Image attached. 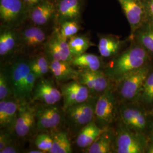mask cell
Masks as SVG:
<instances>
[{
	"label": "cell",
	"mask_w": 153,
	"mask_h": 153,
	"mask_svg": "<svg viewBox=\"0 0 153 153\" xmlns=\"http://www.w3.org/2000/svg\"><path fill=\"white\" fill-rule=\"evenodd\" d=\"M133 44L105 63L103 71L115 83L150 62V53L134 40Z\"/></svg>",
	"instance_id": "cell-1"
},
{
	"label": "cell",
	"mask_w": 153,
	"mask_h": 153,
	"mask_svg": "<svg viewBox=\"0 0 153 153\" xmlns=\"http://www.w3.org/2000/svg\"><path fill=\"white\" fill-rule=\"evenodd\" d=\"M12 95L19 103L30 102L36 80L28 61L20 59L14 61L6 72Z\"/></svg>",
	"instance_id": "cell-2"
},
{
	"label": "cell",
	"mask_w": 153,
	"mask_h": 153,
	"mask_svg": "<svg viewBox=\"0 0 153 153\" xmlns=\"http://www.w3.org/2000/svg\"><path fill=\"white\" fill-rule=\"evenodd\" d=\"M119 121L132 131L148 136L153 126V119L148 109L138 102L119 103Z\"/></svg>",
	"instance_id": "cell-3"
},
{
	"label": "cell",
	"mask_w": 153,
	"mask_h": 153,
	"mask_svg": "<svg viewBox=\"0 0 153 153\" xmlns=\"http://www.w3.org/2000/svg\"><path fill=\"white\" fill-rule=\"evenodd\" d=\"M152 71V66L150 62L115 83V92L119 103L135 101Z\"/></svg>",
	"instance_id": "cell-4"
},
{
	"label": "cell",
	"mask_w": 153,
	"mask_h": 153,
	"mask_svg": "<svg viewBox=\"0 0 153 153\" xmlns=\"http://www.w3.org/2000/svg\"><path fill=\"white\" fill-rule=\"evenodd\" d=\"M148 142L146 134L132 131L119 121L115 131V153H146Z\"/></svg>",
	"instance_id": "cell-5"
},
{
	"label": "cell",
	"mask_w": 153,
	"mask_h": 153,
	"mask_svg": "<svg viewBox=\"0 0 153 153\" xmlns=\"http://www.w3.org/2000/svg\"><path fill=\"white\" fill-rule=\"evenodd\" d=\"M115 85L99 97L95 105L94 121L105 129L119 119V102L115 92Z\"/></svg>",
	"instance_id": "cell-6"
},
{
	"label": "cell",
	"mask_w": 153,
	"mask_h": 153,
	"mask_svg": "<svg viewBox=\"0 0 153 153\" xmlns=\"http://www.w3.org/2000/svg\"><path fill=\"white\" fill-rule=\"evenodd\" d=\"M98 98L90 97L87 100L69 107L64 111L65 121L73 131H79L94 120L95 110Z\"/></svg>",
	"instance_id": "cell-7"
},
{
	"label": "cell",
	"mask_w": 153,
	"mask_h": 153,
	"mask_svg": "<svg viewBox=\"0 0 153 153\" xmlns=\"http://www.w3.org/2000/svg\"><path fill=\"white\" fill-rule=\"evenodd\" d=\"M36 129L43 132L54 131L65 121L64 111L55 105L38 104L35 107Z\"/></svg>",
	"instance_id": "cell-8"
},
{
	"label": "cell",
	"mask_w": 153,
	"mask_h": 153,
	"mask_svg": "<svg viewBox=\"0 0 153 153\" xmlns=\"http://www.w3.org/2000/svg\"><path fill=\"white\" fill-rule=\"evenodd\" d=\"M76 80L88 87L91 97L97 98L115 84L102 71L79 69Z\"/></svg>",
	"instance_id": "cell-9"
},
{
	"label": "cell",
	"mask_w": 153,
	"mask_h": 153,
	"mask_svg": "<svg viewBox=\"0 0 153 153\" xmlns=\"http://www.w3.org/2000/svg\"><path fill=\"white\" fill-rule=\"evenodd\" d=\"M125 13L131 27L130 39L147 20L145 7L142 0H117Z\"/></svg>",
	"instance_id": "cell-10"
},
{
	"label": "cell",
	"mask_w": 153,
	"mask_h": 153,
	"mask_svg": "<svg viewBox=\"0 0 153 153\" xmlns=\"http://www.w3.org/2000/svg\"><path fill=\"white\" fill-rule=\"evenodd\" d=\"M45 56L49 61H65L71 62L73 59L68 42L64 38L60 31L56 29L52 36L45 43Z\"/></svg>",
	"instance_id": "cell-11"
},
{
	"label": "cell",
	"mask_w": 153,
	"mask_h": 153,
	"mask_svg": "<svg viewBox=\"0 0 153 153\" xmlns=\"http://www.w3.org/2000/svg\"><path fill=\"white\" fill-rule=\"evenodd\" d=\"M36 128L35 107L30 102L19 103L14 132L20 138H26Z\"/></svg>",
	"instance_id": "cell-12"
},
{
	"label": "cell",
	"mask_w": 153,
	"mask_h": 153,
	"mask_svg": "<svg viewBox=\"0 0 153 153\" xmlns=\"http://www.w3.org/2000/svg\"><path fill=\"white\" fill-rule=\"evenodd\" d=\"M60 88L64 101V111L87 100L91 97L88 87L76 80L65 82L61 86Z\"/></svg>",
	"instance_id": "cell-13"
},
{
	"label": "cell",
	"mask_w": 153,
	"mask_h": 153,
	"mask_svg": "<svg viewBox=\"0 0 153 153\" xmlns=\"http://www.w3.org/2000/svg\"><path fill=\"white\" fill-rule=\"evenodd\" d=\"M36 82L33 91L31 102L38 101L48 105H55L62 98V93L52 80L45 79L44 77L39 79Z\"/></svg>",
	"instance_id": "cell-14"
},
{
	"label": "cell",
	"mask_w": 153,
	"mask_h": 153,
	"mask_svg": "<svg viewBox=\"0 0 153 153\" xmlns=\"http://www.w3.org/2000/svg\"><path fill=\"white\" fill-rule=\"evenodd\" d=\"M19 102L16 99L0 100V126L1 129L14 131Z\"/></svg>",
	"instance_id": "cell-15"
},
{
	"label": "cell",
	"mask_w": 153,
	"mask_h": 153,
	"mask_svg": "<svg viewBox=\"0 0 153 153\" xmlns=\"http://www.w3.org/2000/svg\"><path fill=\"white\" fill-rule=\"evenodd\" d=\"M115 131L111 126L104 131L93 143L85 149V153H115Z\"/></svg>",
	"instance_id": "cell-16"
},
{
	"label": "cell",
	"mask_w": 153,
	"mask_h": 153,
	"mask_svg": "<svg viewBox=\"0 0 153 153\" xmlns=\"http://www.w3.org/2000/svg\"><path fill=\"white\" fill-rule=\"evenodd\" d=\"M71 62L65 61H49L50 71L58 82H67L76 80L78 76L76 71Z\"/></svg>",
	"instance_id": "cell-17"
},
{
	"label": "cell",
	"mask_w": 153,
	"mask_h": 153,
	"mask_svg": "<svg viewBox=\"0 0 153 153\" xmlns=\"http://www.w3.org/2000/svg\"><path fill=\"white\" fill-rule=\"evenodd\" d=\"M124 43L119 37L113 35H102L99 40L98 49L102 58L112 59L120 52Z\"/></svg>",
	"instance_id": "cell-18"
},
{
	"label": "cell",
	"mask_w": 153,
	"mask_h": 153,
	"mask_svg": "<svg viewBox=\"0 0 153 153\" xmlns=\"http://www.w3.org/2000/svg\"><path fill=\"white\" fill-rule=\"evenodd\" d=\"M71 63L74 67H77L79 69L91 71H103L105 65L102 57L88 53L73 57Z\"/></svg>",
	"instance_id": "cell-19"
},
{
	"label": "cell",
	"mask_w": 153,
	"mask_h": 153,
	"mask_svg": "<svg viewBox=\"0 0 153 153\" xmlns=\"http://www.w3.org/2000/svg\"><path fill=\"white\" fill-rule=\"evenodd\" d=\"M104 130L93 120L78 131L76 138V145L82 149L88 148L98 138Z\"/></svg>",
	"instance_id": "cell-20"
},
{
	"label": "cell",
	"mask_w": 153,
	"mask_h": 153,
	"mask_svg": "<svg viewBox=\"0 0 153 153\" xmlns=\"http://www.w3.org/2000/svg\"><path fill=\"white\" fill-rule=\"evenodd\" d=\"M55 10L52 2L48 0L42 1L34 6L31 13V19L36 25H43L49 22Z\"/></svg>",
	"instance_id": "cell-21"
},
{
	"label": "cell",
	"mask_w": 153,
	"mask_h": 153,
	"mask_svg": "<svg viewBox=\"0 0 153 153\" xmlns=\"http://www.w3.org/2000/svg\"><path fill=\"white\" fill-rule=\"evenodd\" d=\"M21 40L25 47L28 49H35L45 44L46 35L40 28L33 26L23 31Z\"/></svg>",
	"instance_id": "cell-22"
},
{
	"label": "cell",
	"mask_w": 153,
	"mask_h": 153,
	"mask_svg": "<svg viewBox=\"0 0 153 153\" xmlns=\"http://www.w3.org/2000/svg\"><path fill=\"white\" fill-rule=\"evenodd\" d=\"M21 0H0V17L6 23L16 21L22 10Z\"/></svg>",
	"instance_id": "cell-23"
},
{
	"label": "cell",
	"mask_w": 153,
	"mask_h": 153,
	"mask_svg": "<svg viewBox=\"0 0 153 153\" xmlns=\"http://www.w3.org/2000/svg\"><path fill=\"white\" fill-rule=\"evenodd\" d=\"M132 40L140 44L150 54H153V23L146 21L139 28Z\"/></svg>",
	"instance_id": "cell-24"
},
{
	"label": "cell",
	"mask_w": 153,
	"mask_h": 153,
	"mask_svg": "<svg viewBox=\"0 0 153 153\" xmlns=\"http://www.w3.org/2000/svg\"><path fill=\"white\" fill-rule=\"evenodd\" d=\"M52 146L49 153H71L72 147L68 133L63 131H56L51 134Z\"/></svg>",
	"instance_id": "cell-25"
},
{
	"label": "cell",
	"mask_w": 153,
	"mask_h": 153,
	"mask_svg": "<svg viewBox=\"0 0 153 153\" xmlns=\"http://www.w3.org/2000/svg\"><path fill=\"white\" fill-rule=\"evenodd\" d=\"M59 12L61 16L67 20H75L80 15L81 4L80 0H60Z\"/></svg>",
	"instance_id": "cell-26"
},
{
	"label": "cell",
	"mask_w": 153,
	"mask_h": 153,
	"mask_svg": "<svg viewBox=\"0 0 153 153\" xmlns=\"http://www.w3.org/2000/svg\"><path fill=\"white\" fill-rule=\"evenodd\" d=\"M148 110L153 107V71L150 73L135 100Z\"/></svg>",
	"instance_id": "cell-27"
},
{
	"label": "cell",
	"mask_w": 153,
	"mask_h": 153,
	"mask_svg": "<svg viewBox=\"0 0 153 153\" xmlns=\"http://www.w3.org/2000/svg\"><path fill=\"white\" fill-rule=\"evenodd\" d=\"M16 33L10 29L1 30L0 34V55L5 56L12 53L16 45Z\"/></svg>",
	"instance_id": "cell-28"
},
{
	"label": "cell",
	"mask_w": 153,
	"mask_h": 153,
	"mask_svg": "<svg viewBox=\"0 0 153 153\" xmlns=\"http://www.w3.org/2000/svg\"><path fill=\"white\" fill-rule=\"evenodd\" d=\"M68 44L73 57L80 56L85 53L93 44L88 37L82 35H74L69 39Z\"/></svg>",
	"instance_id": "cell-29"
},
{
	"label": "cell",
	"mask_w": 153,
	"mask_h": 153,
	"mask_svg": "<svg viewBox=\"0 0 153 153\" xmlns=\"http://www.w3.org/2000/svg\"><path fill=\"white\" fill-rule=\"evenodd\" d=\"M31 71L36 76L37 79L44 77L49 69V61L45 55H38L28 61Z\"/></svg>",
	"instance_id": "cell-30"
},
{
	"label": "cell",
	"mask_w": 153,
	"mask_h": 153,
	"mask_svg": "<svg viewBox=\"0 0 153 153\" xmlns=\"http://www.w3.org/2000/svg\"><path fill=\"white\" fill-rule=\"evenodd\" d=\"M80 30V26L75 20H67L61 25V34L64 38L68 40L76 35Z\"/></svg>",
	"instance_id": "cell-31"
},
{
	"label": "cell",
	"mask_w": 153,
	"mask_h": 153,
	"mask_svg": "<svg viewBox=\"0 0 153 153\" xmlns=\"http://www.w3.org/2000/svg\"><path fill=\"white\" fill-rule=\"evenodd\" d=\"M52 142L53 140L51 134H49L47 133L39 134L34 141L36 148L45 153H49L52 146Z\"/></svg>",
	"instance_id": "cell-32"
},
{
	"label": "cell",
	"mask_w": 153,
	"mask_h": 153,
	"mask_svg": "<svg viewBox=\"0 0 153 153\" xmlns=\"http://www.w3.org/2000/svg\"><path fill=\"white\" fill-rule=\"evenodd\" d=\"M12 95L11 89L5 71L0 72V100L9 98Z\"/></svg>",
	"instance_id": "cell-33"
},
{
	"label": "cell",
	"mask_w": 153,
	"mask_h": 153,
	"mask_svg": "<svg viewBox=\"0 0 153 153\" xmlns=\"http://www.w3.org/2000/svg\"><path fill=\"white\" fill-rule=\"evenodd\" d=\"M11 131L6 130V131H1L0 134V151L3 150L7 146L13 143L11 138Z\"/></svg>",
	"instance_id": "cell-34"
},
{
	"label": "cell",
	"mask_w": 153,
	"mask_h": 153,
	"mask_svg": "<svg viewBox=\"0 0 153 153\" xmlns=\"http://www.w3.org/2000/svg\"><path fill=\"white\" fill-rule=\"evenodd\" d=\"M145 7L148 21L153 23V0H142Z\"/></svg>",
	"instance_id": "cell-35"
},
{
	"label": "cell",
	"mask_w": 153,
	"mask_h": 153,
	"mask_svg": "<svg viewBox=\"0 0 153 153\" xmlns=\"http://www.w3.org/2000/svg\"><path fill=\"white\" fill-rule=\"evenodd\" d=\"M21 151L18 146L13 143L10 145L7 146L3 150L0 151L1 153H20Z\"/></svg>",
	"instance_id": "cell-36"
},
{
	"label": "cell",
	"mask_w": 153,
	"mask_h": 153,
	"mask_svg": "<svg viewBox=\"0 0 153 153\" xmlns=\"http://www.w3.org/2000/svg\"><path fill=\"white\" fill-rule=\"evenodd\" d=\"M23 2L28 6L36 5L38 4L42 0H23Z\"/></svg>",
	"instance_id": "cell-37"
},
{
	"label": "cell",
	"mask_w": 153,
	"mask_h": 153,
	"mask_svg": "<svg viewBox=\"0 0 153 153\" xmlns=\"http://www.w3.org/2000/svg\"><path fill=\"white\" fill-rule=\"evenodd\" d=\"M146 153H153V141L149 140Z\"/></svg>",
	"instance_id": "cell-38"
},
{
	"label": "cell",
	"mask_w": 153,
	"mask_h": 153,
	"mask_svg": "<svg viewBox=\"0 0 153 153\" xmlns=\"http://www.w3.org/2000/svg\"><path fill=\"white\" fill-rule=\"evenodd\" d=\"M28 153H45L43 151L38 149L36 148V149H32V150H30L28 152H27Z\"/></svg>",
	"instance_id": "cell-39"
},
{
	"label": "cell",
	"mask_w": 153,
	"mask_h": 153,
	"mask_svg": "<svg viewBox=\"0 0 153 153\" xmlns=\"http://www.w3.org/2000/svg\"><path fill=\"white\" fill-rule=\"evenodd\" d=\"M148 138H149V140H151V141H153V126L152 129L149 132V134H148Z\"/></svg>",
	"instance_id": "cell-40"
},
{
	"label": "cell",
	"mask_w": 153,
	"mask_h": 153,
	"mask_svg": "<svg viewBox=\"0 0 153 153\" xmlns=\"http://www.w3.org/2000/svg\"><path fill=\"white\" fill-rule=\"evenodd\" d=\"M148 111H149V114L151 116V117L153 119V107L151 109L148 110Z\"/></svg>",
	"instance_id": "cell-41"
}]
</instances>
